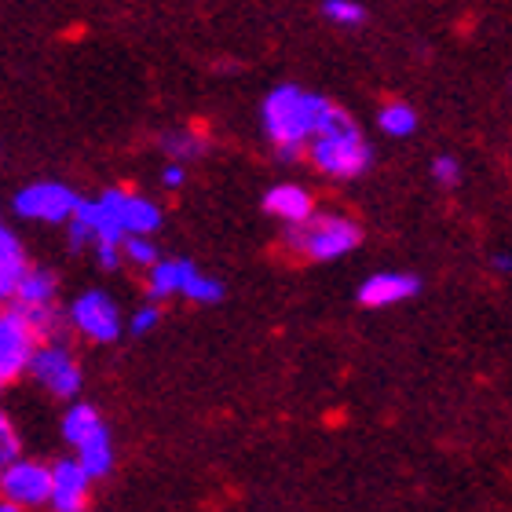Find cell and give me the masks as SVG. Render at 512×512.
<instances>
[{"label": "cell", "instance_id": "6da1fadb", "mask_svg": "<svg viewBox=\"0 0 512 512\" xmlns=\"http://www.w3.org/2000/svg\"><path fill=\"white\" fill-rule=\"evenodd\" d=\"M333 110H337V103L300 85L271 88L264 96V107H260V121H264V132L275 147L278 161L293 165V161L308 158V143L326 128Z\"/></svg>", "mask_w": 512, "mask_h": 512}, {"label": "cell", "instance_id": "7a4b0ae2", "mask_svg": "<svg viewBox=\"0 0 512 512\" xmlns=\"http://www.w3.org/2000/svg\"><path fill=\"white\" fill-rule=\"evenodd\" d=\"M308 161L311 169L333 180H355L374 165V147L363 136V128L355 125L352 114L344 107L333 110V118L326 121L319 136L308 143Z\"/></svg>", "mask_w": 512, "mask_h": 512}, {"label": "cell", "instance_id": "3957f363", "mask_svg": "<svg viewBox=\"0 0 512 512\" xmlns=\"http://www.w3.org/2000/svg\"><path fill=\"white\" fill-rule=\"evenodd\" d=\"M282 246L293 256L326 264V260L348 256L352 249L363 246V227L344 213H315L304 224H289L282 231Z\"/></svg>", "mask_w": 512, "mask_h": 512}, {"label": "cell", "instance_id": "277c9868", "mask_svg": "<svg viewBox=\"0 0 512 512\" xmlns=\"http://www.w3.org/2000/svg\"><path fill=\"white\" fill-rule=\"evenodd\" d=\"M41 337L33 330L19 308H8L0 315V381L11 384L22 374H30L33 355L41 348Z\"/></svg>", "mask_w": 512, "mask_h": 512}, {"label": "cell", "instance_id": "5b68a950", "mask_svg": "<svg viewBox=\"0 0 512 512\" xmlns=\"http://www.w3.org/2000/svg\"><path fill=\"white\" fill-rule=\"evenodd\" d=\"M77 205V191H70L66 183H55V180H41V183H30V187H22L15 194V213L22 220H44V224H63V220H74Z\"/></svg>", "mask_w": 512, "mask_h": 512}, {"label": "cell", "instance_id": "8992f818", "mask_svg": "<svg viewBox=\"0 0 512 512\" xmlns=\"http://www.w3.org/2000/svg\"><path fill=\"white\" fill-rule=\"evenodd\" d=\"M66 315H70V322H74V330L81 333V337H88L92 344L118 341L121 311H118V304L103 293V289H88V293H81V297L70 304Z\"/></svg>", "mask_w": 512, "mask_h": 512}, {"label": "cell", "instance_id": "52a82bcc", "mask_svg": "<svg viewBox=\"0 0 512 512\" xmlns=\"http://www.w3.org/2000/svg\"><path fill=\"white\" fill-rule=\"evenodd\" d=\"M30 374L44 392L55 395V399H66V403L81 392V366L63 344H41L37 355H33Z\"/></svg>", "mask_w": 512, "mask_h": 512}, {"label": "cell", "instance_id": "ba28073f", "mask_svg": "<svg viewBox=\"0 0 512 512\" xmlns=\"http://www.w3.org/2000/svg\"><path fill=\"white\" fill-rule=\"evenodd\" d=\"M0 491L8 502H19L22 509H41V505L52 502V469L26 458L11 461V465H4Z\"/></svg>", "mask_w": 512, "mask_h": 512}, {"label": "cell", "instance_id": "9c48e42d", "mask_svg": "<svg viewBox=\"0 0 512 512\" xmlns=\"http://www.w3.org/2000/svg\"><path fill=\"white\" fill-rule=\"evenodd\" d=\"M92 498V472L81 465V458H63L52 465V512H88Z\"/></svg>", "mask_w": 512, "mask_h": 512}, {"label": "cell", "instance_id": "30bf717a", "mask_svg": "<svg viewBox=\"0 0 512 512\" xmlns=\"http://www.w3.org/2000/svg\"><path fill=\"white\" fill-rule=\"evenodd\" d=\"M110 205V213L118 216V224L125 227L128 235H150L161 227V209L143 194L128 191V187H107L99 194Z\"/></svg>", "mask_w": 512, "mask_h": 512}, {"label": "cell", "instance_id": "8fae6325", "mask_svg": "<svg viewBox=\"0 0 512 512\" xmlns=\"http://www.w3.org/2000/svg\"><path fill=\"white\" fill-rule=\"evenodd\" d=\"M421 289V278L417 275H406V271H381V275H370L359 286L355 300L363 304V308H392V304H403L410 300Z\"/></svg>", "mask_w": 512, "mask_h": 512}, {"label": "cell", "instance_id": "7c38bea8", "mask_svg": "<svg viewBox=\"0 0 512 512\" xmlns=\"http://www.w3.org/2000/svg\"><path fill=\"white\" fill-rule=\"evenodd\" d=\"M264 213L282 224H304L315 216V198L300 183H278L264 194Z\"/></svg>", "mask_w": 512, "mask_h": 512}, {"label": "cell", "instance_id": "4fadbf2b", "mask_svg": "<svg viewBox=\"0 0 512 512\" xmlns=\"http://www.w3.org/2000/svg\"><path fill=\"white\" fill-rule=\"evenodd\" d=\"M30 271H33V264L26 260L22 242L11 235V227H4V231H0V297L4 300L15 297Z\"/></svg>", "mask_w": 512, "mask_h": 512}, {"label": "cell", "instance_id": "5bb4252c", "mask_svg": "<svg viewBox=\"0 0 512 512\" xmlns=\"http://www.w3.org/2000/svg\"><path fill=\"white\" fill-rule=\"evenodd\" d=\"M77 458L92 472V480H107L110 472H114V443H110L107 425H99L96 432L77 447Z\"/></svg>", "mask_w": 512, "mask_h": 512}, {"label": "cell", "instance_id": "9a60e30c", "mask_svg": "<svg viewBox=\"0 0 512 512\" xmlns=\"http://www.w3.org/2000/svg\"><path fill=\"white\" fill-rule=\"evenodd\" d=\"M55 293H59V278H55L52 267H33L26 282L19 286V293L11 297V304L19 308H41V304H55Z\"/></svg>", "mask_w": 512, "mask_h": 512}, {"label": "cell", "instance_id": "2e32d148", "mask_svg": "<svg viewBox=\"0 0 512 512\" xmlns=\"http://www.w3.org/2000/svg\"><path fill=\"white\" fill-rule=\"evenodd\" d=\"M158 147L169 154V161H198L209 150V139L191 132V128H172V132H161L158 136Z\"/></svg>", "mask_w": 512, "mask_h": 512}, {"label": "cell", "instance_id": "e0dca14e", "mask_svg": "<svg viewBox=\"0 0 512 512\" xmlns=\"http://www.w3.org/2000/svg\"><path fill=\"white\" fill-rule=\"evenodd\" d=\"M183 289V260H158L147 267V293L150 300H169Z\"/></svg>", "mask_w": 512, "mask_h": 512}, {"label": "cell", "instance_id": "ac0fdd59", "mask_svg": "<svg viewBox=\"0 0 512 512\" xmlns=\"http://www.w3.org/2000/svg\"><path fill=\"white\" fill-rule=\"evenodd\" d=\"M377 125H381L384 136L392 139H406L417 132V110L403 99H392V103H384L381 114H377Z\"/></svg>", "mask_w": 512, "mask_h": 512}, {"label": "cell", "instance_id": "d6986e66", "mask_svg": "<svg viewBox=\"0 0 512 512\" xmlns=\"http://www.w3.org/2000/svg\"><path fill=\"white\" fill-rule=\"evenodd\" d=\"M103 425V417H99L96 406H88V403H74L70 410H66L63 417V436L74 443V447H81L96 428Z\"/></svg>", "mask_w": 512, "mask_h": 512}, {"label": "cell", "instance_id": "ffe728a7", "mask_svg": "<svg viewBox=\"0 0 512 512\" xmlns=\"http://www.w3.org/2000/svg\"><path fill=\"white\" fill-rule=\"evenodd\" d=\"M322 15L333 22V26H363L366 22V8L359 0H322Z\"/></svg>", "mask_w": 512, "mask_h": 512}, {"label": "cell", "instance_id": "44dd1931", "mask_svg": "<svg viewBox=\"0 0 512 512\" xmlns=\"http://www.w3.org/2000/svg\"><path fill=\"white\" fill-rule=\"evenodd\" d=\"M183 297L194 300V304H216V300H224V282H216V278H209V275L198 271V275L187 282Z\"/></svg>", "mask_w": 512, "mask_h": 512}, {"label": "cell", "instance_id": "7402d4cb", "mask_svg": "<svg viewBox=\"0 0 512 512\" xmlns=\"http://www.w3.org/2000/svg\"><path fill=\"white\" fill-rule=\"evenodd\" d=\"M125 256L132 260V264H139V267H154L161 260L158 246H154L147 235H128L125 238Z\"/></svg>", "mask_w": 512, "mask_h": 512}, {"label": "cell", "instance_id": "603a6c76", "mask_svg": "<svg viewBox=\"0 0 512 512\" xmlns=\"http://www.w3.org/2000/svg\"><path fill=\"white\" fill-rule=\"evenodd\" d=\"M158 319H161L158 300H154V304H143V308L128 319V333H132V337H143V333H150L154 326H158Z\"/></svg>", "mask_w": 512, "mask_h": 512}, {"label": "cell", "instance_id": "cb8c5ba5", "mask_svg": "<svg viewBox=\"0 0 512 512\" xmlns=\"http://www.w3.org/2000/svg\"><path fill=\"white\" fill-rule=\"evenodd\" d=\"M22 458V447H19V436H15V428H11L8 417H0V461L11 465V461Z\"/></svg>", "mask_w": 512, "mask_h": 512}, {"label": "cell", "instance_id": "d4e9b609", "mask_svg": "<svg viewBox=\"0 0 512 512\" xmlns=\"http://www.w3.org/2000/svg\"><path fill=\"white\" fill-rule=\"evenodd\" d=\"M432 176H436V183H443V187H454V183L461 180L458 158H450V154H439V158L432 161Z\"/></svg>", "mask_w": 512, "mask_h": 512}, {"label": "cell", "instance_id": "484cf974", "mask_svg": "<svg viewBox=\"0 0 512 512\" xmlns=\"http://www.w3.org/2000/svg\"><path fill=\"white\" fill-rule=\"evenodd\" d=\"M66 246L74 249V253H81V249L96 246V235H92V227L81 224V220H70V231H66Z\"/></svg>", "mask_w": 512, "mask_h": 512}, {"label": "cell", "instance_id": "4316f807", "mask_svg": "<svg viewBox=\"0 0 512 512\" xmlns=\"http://www.w3.org/2000/svg\"><path fill=\"white\" fill-rule=\"evenodd\" d=\"M121 256H125V246H114V242H96V260L103 271H118Z\"/></svg>", "mask_w": 512, "mask_h": 512}, {"label": "cell", "instance_id": "83f0119b", "mask_svg": "<svg viewBox=\"0 0 512 512\" xmlns=\"http://www.w3.org/2000/svg\"><path fill=\"white\" fill-rule=\"evenodd\" d=\"M183 183H187V169H183V161H169V165L161 169V187H165V191H180Z\"/></svg>", "mask_w": 512, "mask_h": 512}, {"label": "cell", "instance_id": "f1b7e54d", "mask_svg": "<svg viewBox=\"0 0 512 512\" xmlns=\"http://www.w3.org/2000/svg\"><path fill=\"white\" fill-rule=\"evenodd\" d=\"M494 264V271H502V275H512V253H498L491 260Z\"/></svg>", "mask_w": 512, "mask_h": 512}, {"label": "cell", "instance_id": "f546056e", "mask_svg": "<svg viewBox=\"0 0 512 512\" xmlns=\"http://www.w3.org/2000/svg\"><path fill=\"white\" fill-rule=\"evenodd\" d=\"M0 512H22V505H19V502H8V498H4V505H0Z\"/></svg>", "mask_w": 512, "mask_h": 512}, {"label": "cell", "instance_id": "4dcf8cb0", "mask_svg": "<svg viewBox=\"0 0 512 512\" xmlns=\"http://www.w3.org/2000/svg\"><path fill=\"white\" fill-rule=\"evenodd\" d=\"M509 88H512V81H509Z\"/></svg>", "mask_w": 512, "mask_h": 512}]
</instances>
